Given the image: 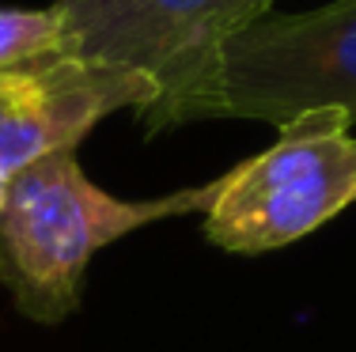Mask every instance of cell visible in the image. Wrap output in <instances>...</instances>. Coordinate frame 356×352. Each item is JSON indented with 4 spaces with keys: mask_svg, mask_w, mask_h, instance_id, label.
Here are the masks:
<instances>
[{
    "mask_svg": "<svg viewBox=\"0 0 356 352\" xmlns=\"http://www.w3.org/2000/svg\"><path fill=\"white\" fill-rule=\"evenodd\" d=\"M220 178L152 201H125L99 190L76 152L46 156L12 182L0 212V280L31 322L54 326L80 307L88 262L144 224L209 212Z\"/></svg>",
    "mask_w": 356,
    "mask_h": 352,
    "instance_id": "obj_1",
    "label": "cell"
},
{
    "mask_svg": "<svg viewBox=\"0 0 356 352\" xmlns=\"http://www.w3.org/2000/svg\"><path fill=\"white\" fill-rule=\"evenodd\" d=\"M273 0H54L65 53L122 69L156 87L144 129L193 121L227 42L269 12Z\"/></svg>",
    "mask_w": 356,
    "mask_h": 352,
    "instance_id": "obj_2",
    "label": "cell"
},
{
    "mask_svg": "<svg viewBox=\"0 0 356 352\" xmlns=\"http://www.w3.org/2000/svg\"><path fill=\"white\" fill-rule=\"evenodd\" d=\"M356 201V137L337 110L281 125V137L220 178L205 239L232 254L288 246Z\"/></svg>",
    "mask_w": 356,
    "mask_h": 352,
    "instance_id": "obj_3",
    "label": "cell"
},
{
    "mask_svg": "<svg viewBox=\"0 0 356 352\" xmlns=\"http://www.w3.org/2000/svg\"><path fill=\"white\" fill-rule=\"evenodd\" d=\"M337 110L356 121V0L303 15H261L227 42L197 117H254L288 125Z\"/></svg>",
    "mask_w": 356,
    "mask_h": 352,
    "instance_id": "obj_4",
    "label": "cell"
},
{
    "mask_svg": "<svg viewBox=\"0 0 356 352\" xmlns=\"http://www.w3.org/2000/svg\"><path fill=\"white\" fill-rule=\"evenodd\" d=\"M156 87L122 69L72 53L0 72V212L12 182L46 156L76 152L83 137L114 110H152Z\"/></svg>",
    "mask_w": 356,
    "mask_h": 352,
    "instance_id": "obj_5",
    "label": "cell"
},
{
    "mask_svg": "<svg viewBox=\"0 0 356 352\" xmlns=\"http://www.w3.org/2000/svg\"><path fill=\"white\" fill-rule=\"evenodd\" d=\"M65 53V27L57 8H0V72Z\"/></svg>",
    "mask_w": 356,
    "mask_h": 352,
    "instance_id": "obj_6",
    "label": "cell"
}]
</instances>
